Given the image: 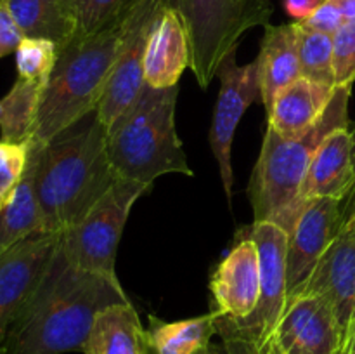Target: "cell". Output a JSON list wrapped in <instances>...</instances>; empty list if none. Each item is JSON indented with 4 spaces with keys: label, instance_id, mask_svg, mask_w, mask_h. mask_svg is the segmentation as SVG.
I'll list each match as a JSON object with an SVG mask.
<instances>
[{
    "label": "cell",
    "instance_id": "cell-1",
    "mask_svg": "<svg viewBox=\"0 0 355 354\" xmlns=\"http://www.w3.org/2000/svg\"><path fill=\"white\" fill-rule=\"evenodd\" d=\"M127 302L121 283L75 267L58 246L40 287L10 325L3 353H82L99 312Z\"/></svg>",
    "mask_w": 355,
    "mask_h": 354
},
{
    "label": "cell",
    "instance_id": "cell-2",
    "mask_svg": "<svg viewBox=\"0 0 355 354\" xmlns=\"http://www.w3.org/2000/svg\"><path fill=\"white\" fill-rule=\"evenodd\" d=\"M106 139V124L94 110L42 144L35 187L45 231L78 222L116 183Z\"/></svg>",
    "mask_w": 355,
    "mask_h": 354
},
{
    "label": "cell",
    "instance_id": "cell-3",
    "mask_svg": "<svg viewBox=\"0 0 355 354\" xmlns=\"http://www.w3.org/2000/svg\"><path fill=\"white\" fill-rule=\"evenodd\" d=\"M352 87H336L322 117L298 137H283L267 127L248 184L253 222H272L290 233L304 208L302 186L319 144L335 128L349 127Z\"/></svg>",
    "mask_w": 355,
    "mask_h": 354
},
{
    "label": "cell",
    "instance_id": "cell-4",
    "mask_svg": "<svg viewBox=\"0 0 355 354\" xmlns=\"http://www.w3.org/2000/svg\"><path fill=\"white\" fill-rule=\"evenodd\" d=\"M179 85L146 83L134 103L107 125V156L121 179L151 186L165 174L194 176L175 128Z\"/></svg>",
    "mask_w": 355,
    "mask_h": 354
},
{
    "label": "cell",
    "instance_id": "cell-5",
    "mask_svg": "<svg viewBox=\"0 0 355 354\" xmlns=\"http://www.w3.org/2000/svg\"><path fill=\"white\" fill-rule=\"evenodd\" d=\"M125 14L97 33L75 35L71 42L59 49L31 139L51 141L59 132L97 110L116 59Z\"/></svg>",
    "mask_w": 355,
    "mask_h": 354
},
{
    "label": "cell",
    "instance_id": "cell-6",
    "mask_svg": "<svg viewBox=\"0 0 355 354\" xmlns=\"http://www.w3.org/2000/svg\"><path fill=\"white\" fill-rule=\"evenodd\" d=\"M180 14L189 40V68L201 89H208L222 61L238 49L243 35L267 26L272 0H170Z\"/></svg>",
    "mask_w": 355,
    "mask_h": 354
},
{
    "label": "cell",
    "instance_id": "cell-7",
    "mask_svg": "<svg viewBox=\"0 0 355 354\" xmlns=\"http://www.w3.org/2000/svg\"><path fill=\"white\" fill-rule=\"evenodd\" d=\"M151 189L142 183L118 177L104 196L73 226L61 233L59 250L69 264L120 283L116 252L135 201Z\"/></svg>",
    "mask_w": 355,
    "mask_h": 354
},
{
    "label": "cell",
    "instance_id": "cell-8",
    "mask_svg": "<svg viewBox=\"0 0 355 354\" xmlns=\"http://www.w3.org/2000/svg\"><path fill=\"white\" fill-rule=\"evenodd\" d=\"M239 233L253 239L260 259V298L255 311L238 323L217 319L222 339H234L266 354L270 339L286 309V246L288 233L272 222H252Z\"/></svg>",
    "mask_w": 355,
    "mask_h": 354
},
{
    "label": "cell",
    "instance_id": "cell-9",
    "mask_svg": "<svg viewBox=\"0 0 355 354\" xmlns=\"http://www.w3.org/2000/svg\"><path fill=\"white\" fill-rule=\"evenodd\" d=\"M168 6L170 0H134L125 14L116 59L97 106V113L106 127L134 103L146 85V49L156 21Z\"/></svg>",
    "mask_w": 355,
    "mask_h": 354
},
{
    "label": "cell",
    "instance_id": "cell-10",
    "mask_svg": "<svg viewBox=\"0 0 355 354\" xmlns=\"http://www.w3.org/2000/svg\"><path fill=\"white\" fill-rule=\"evenodd\" d=\"M217 76L220 78L217 103H215L214 120L210 128V146L218 165L224 193L227 201H232L234 189V170H232V141L236 128L245 111L255 101L262 103L259 82V65L257 61L239 66L236 62V51L222 61Z\"/></svg>",
    "mask_w": 355,
    "mask_h": 354
},
{
    "label": "cell",
    "instance_id": "cell-11",
    "mask_svg": "<svg viewBox=\"0 0 355 354\" xmlns=\"http://www.w3.org/2000/svg\"><path fill=\"white\" fill-rule=\"evenodd\" d=\"M59 242L61 233L40 231L0 253V342L40 287Z\"/></svg>",
    "mask_w": 355,
    "mask_h": 354
},
{
    "label": "cell",
    "instance_id": "cell-12",
    "mask_svg": "<svg viewBox=\"0 0 355 354\" xmlns=\"http://www.w3.org/2000/svg\"><path fill=\"white\" fill-rule=\"evenodd\" d=\"M266 354H349L338 321L319 295H295L286 302Z\"/></svg>",
    "mask_w": 355,
    "mask_h": 354
},
{
    "label": "cell",
    "instance_id": "cell-13",
    "mask_svg": "<svg viewBox=\"0 0 355 354\" xmlns=\"http://www.w3.org/2000/svg\"><path fill=\"white\" fill-rule=\"evenodd\" d=\"M342 229V201L312 198L305 201L293 229L288 233L286 294L288 301L302 290L319 259Z\"/></svg>",
    "mask_w": 355,
    "mask_h": 354
},
{
    "label": "cell",
    "instance_id": "cell-14",
    "mask_svg": "<svg viewBox=\"0 0 355 354\" xmlns=\"http://www.w3.org/2000/svg\"><path fill=\"white\" fill-rule=\"evenodd\" d=\"M297 295H319L328 302L349 353L355 325V221L342 226Z\"/></svg>",
    "mask_w": 355,
    "mask_h": 354
},
{
    "label": "cell",
    "instance_id": "cell-15",
    "mask_svg": "<svg viewBox=\"0 0 355 354\" xmlns=\"http://www.w3.org/2000/svg\"><path fill=\"white\" fill-rule=\"evenodd\" d=\"M211 312L238 323L255 311L260 298V259L255 242L236 233V243L210 278Z\"/></svg>",
    "mask_w": 355,
    "mask_h": 354
},
{
    "label": "cell",
    "instance_id": "cell-16",
    "mask_svg": "<svg viewBox=\"0 0 355 354\" xmlns=\"http://www.w3.org/2000/svg\"><path fill=\"white\" fill-rule=\"evenodd\" d=\"M354 186V135L349 127H340L319 144L302 186V200L304 203L312 198L343 201Z\"/></svg>",
    "mask_w": 355,
    "mask_h": 354
},
{
    "label": "cell",
    "instance_id": "cell-17",
    "mask_svg": "<svg viewBox=\"0 0 355 354\" xmlns=\"http://www.w3.org/2000/svg\"><path fill=\"white\" fill-rule=\"evenodd\" d=\"M189 40L184 21L173 7H166L156 21L144 58L146 83L155 89L179 85L184 69L189 68Z\"/></svg>",
    "mask_w": 355,
    "mask_h": 354
},
{
    "label": "cell",
    "instance_id": "cell-18",
    "mask_svg": "<svg viewBox=\"0 0 355 354\" xmlns=\"http://www.w3.org/2000/svg\"><path fill=\"white\" fill-rule=\"evenodd\" d=\"M263 28L266 33L260 42V52L255 61L259 65L260 97L269 113L277 94L302 75L295 23H269Z\"/></svg>",
    "mask_w": 355,
    "mask_h": 354
},
{
    "label": "cell",
    "instance_id": "cell-19",
    "mask_svg": "<svg viewBox=\"0 0 355 354\" xmlns=\"http://www.w3.org/2000/svg\"><path fill=\"white\" fill-rule=\"evenodd\" d=\"M336 87L322 85L300 76L284 87L274 99L269 115V128L283 137L305 134L326 111Z\"/></svg>",
    "mask_w": 355,
    "mask_h": 354
},
{
    "label": "cell",
    "instance_id": "cell-20",
    "mask_svg": "<svg viewBox=\"0 0 355 354\" xmlns=\"http://www.w3.org/2000/svg\"><path fill=\"white\" fill-rule=\"evenodd\" d=\"M42 144L44 142L31 139L26 172L9 200L0 207V253L35 233L45 231L35 187Z\"/></svg>",
    "mask_w": 355,
    "mask_h": 354
},
{
    "label": "cell",
    "instance_id": "cell-21",
    "mask_svg": "<svg viewBox=\"0 0 355 354\" xmlns=\"http://www.w3.org/2000/svg\"><path fill=\"white\" fill-rule=\"evenodd\" d=\"M82 353L149 354L148 332L134 304H116L99 312Z\"/></svg>",
    "mask_w": 355,
    "mask_h": 354
},
{
    "label": "cell",
    "instance_id": "cell-22",
    "mask_svg": "<svg viewBox=\"0 0 355 354\" xmlns=\"http://www.w3.org/2000/svg\"><path fill=\"white\" fill-rule=\"evenodd\" d=\"M24 38L51 40L59 49L78 35L75 10L69 0H0Z\"/></svg>",
    "mask_w": 355,
    "mask_h": 354
},
{
    "label": "cell",
    "instance_id": "cell-23",
    "mask_svg": "<svg viewBox=\"0 0 355 354\" xmlns=\"http://www.w3.org/2000/svg\"><path fill=\"white\" fill-rule=\"evenodd\" d=\"M148 344L149 354H200L211 344L217 333V319L214 312L166 323L156 316H149Z\"/></svg>",
    "mask_w": 355,
    "mask_h": 354
},
{
    "label": "cell",
    "instance_id": "cell-24",
    "mask_svg": "<svg viewBox=\"0 0 355 354\" xmlns=\"http://www.w3.org/2000/svg\"><path fill=\"white\" fill-rule=\"evenodd\" d=\"M45 87L17 76L3 99H0V141L26 144L31 141L37 125L38 110Z\"/></svg>",
    "mask_w": 355,
    "mask_h": 354
},
{
    "label": "cell",
    "instance_id": "cell-25",
    "mask_svg": "<svg viewBox=\"0 0 355 354\" xmlns=\"http://www.w3.org/2000/svg\"><path fill=\"white\" fill-rule=\"evenodd\" d=\"M300 75L322 85L336 87L333 69V35L312 30L295 21Z\"/></svg>",
    "mask_w": 355,
    "mask_h": 354
},
{
    "label": "cell",
    "instance_id": "cell-26",
    "mask_svg": "<svg viewBox=\"0 0 355 354\" xmlns=\"http://www.w3.org/2000/svg\"><path fill=\"white\" fill-rule=\"evenodd\" d=\"M17 76L47 85L58 61V45L44 38H23L16 49Z\"/></svg>",
    "mask_w": 355,
    "mask_h": 354
},
{
    "label": "cell",
    "instance_id": "cell-27",
    "mask_svg": "<svg viewBox=\"0 0 355 354\" xmlns=\"http://www.w3.org/2000/svg\"><path fill=\"white\" fill-rule=\"evenodd\" d=\"M80 35H92L120 19L134 0H69Z\"/></svg>",
    "mask_w": 355,
    "mask_h": 354
},
{
    "label": "cell",
    "instance_id": "cell-28",
    "mask_svg": "<svg viewBox=\"0 0 355 354\" xmlns=\"http://www.w3.org/2000/svg\"><path fill=\"white\" fill-rule=\"evenodd\" d=\"M30 156V142L12 144L0 141V207L6 203L23 179Z\"/></svg>",
    "mask_w": 355,
    "mask_h": 354
},
{
    "label": "cell",
    "instance_id": "cell-29",
    "mask_svg": "<svg viewBox=\"0 0 355 354\" xmlns=\"http://www.w3.org/2000/svg\"><path fill=\"white\" fill-rule=\"evenodd\" d=\"M333 69L336 87L355 82V21H345L333 35Z\"/></svg>",
    "mask_w": 355,
    "mask_h": 354
},
{
    "label": "cell",
    "instance_id": "cell-30",
    "mask_svg": "<svg viewBox=\"0 0 355 354\" xmlns=\"http://www.w3.org/2000/svg\"><path fill=\"white\" fill-rule=\"evenodd\" d=\"M305 26L312 28V30L322 31V33L335 35L338 28L345 23L342 12L338 7L331 2V0H322L321 6L307 17V19L300 21Z\"/></svg>",
    "mask_w": 355,
    "mask_h": 354
},
{
    "label": "cell",
    "instance_id": "cell-31",
    "mask_svg": "<svg viewBox=\"0 0 355 354\" xmlns=\"http://www.w3.org/2000/svg\"><path fill=\"white\" fill-rule=\"evenodd\" d=\"M23 38L16 21L12 19L7 7L0 2V58H6V56L16 52Z\"/></svg>",
    "mask_w": 355,
    "mask_h": 354
},
{
    "label": "cell",
    "instance_id": "cell-32",
    "mask_svg": "<svg viewBox=\"0 0 355 354\" xmlns=\"http://www.w3.org/2000/svg\"><path fill=\"white\" fill-rule=\"evenodd\" d=\"M200 354H257L252 347L234 339H222V344H210Z\"/></svg>",
    "mask_w": 355,
    "mask_h": 354
},
{
    "label": "cell",
    "instance_id": "cell-33",
    "mask_svg": "<svg viewBox=\"0 0 355 354\" xmlns=\"http://www.w3.org/2000/svg\"><path fill=\"white\" fill-rule=\"evenodd\" d=\"M322 0H284V9L297 21H304L321 6Z\"/></svg>",
    "mask_w": 355,
    "mask_h": 354
},
{
    "label": "cell",
    "instance_id": "cell-34",
    "mask_svg": "<svg viewBox=\"0 0 355 354\" xmlns=\"http://www.w3.org/2000/svg\"><path fill=\"white\" fill-rule=\"evenodd\" d=\"M354 135V134H352ZM354 162H355V135H354ZM355 221V186L349 196L342 201V226Z\"/></svg>",
    "mask_w": 355,
    "mask_h": 354
},
{
    "label": "cell",
    "instance_id": "cell-35",
    "mask_svg": "<svg viewBox=\"0 0 355 354\" xmlns=\"http://www.w3.org/2000/svg\"><path fill=\"white\" fill-rule=\"evenodd\" d=\"M345 21H355V0H331Z\"/></svg>",
    "mask_w": 355,
    "mask_h": 354
},
{
    "label": "cell",
    "instance_id": "cell-36",
    "mask_svg": "<svg viewBox=\"0 0 355 354\" xmlns=\"http://www.w3.org/2000/svg\"><path fill=\"white\" fill-rule=\"evenodd\" d=\"M350 353H355V325L352 330V335H350V340H349V354Z\"/></svg>",
    "mask_w": 355,
    "mask_h": 354
},
{
    "label": "cell",
    "instance_id": "cell-37",
    "mask_svg": "<svg viewBox=\"0 0 355 354\" xmlns=\"http://www.w3.org/2000/svg\"><path fill=\"white\" fill-rule=\"evenodd\" d=\"M0 354H6L3 353V342H0Z\"/></svg>",
    "mask_w": 355,
    "mask_h": 354
},
{
    "label": "cell",
    "instance_id": "cell-38",
    "mask_svg": "<svg viewBox=\"0 0 355 354\" xmlns=\"http://www.w3.org/2000/svg\"><path fill=\"white\" fill-rule=\"evenodd\" d=\"M0 117H2V106H0Z\"/></svg>",
    "mask_w": 355,
    "mask_h": 354
},
{
    "label": "cell",
    "instance_id": "cell-39",
    "mask_svg": "<svg viewBox=\"0 0 355 354\" xmlns=\"http://www.w3.org/2000/svg\"><path fill=\"white\" fill-rule=\"evenodd\" d=\"M352 134H354V135H355V130H354V132H352Z\"/></svg>",
    "mask_w": 355,
    "mask_h": 354
},
{
    "label": "cell",
    "instance_id": "cell-40",
    "mask_svg": "<svg viewBox=\"0 0 355 354\" xmlns=\"http://www.w3.org/2000/svg\"><path fill=\"white\" fill-rule=\"evenodd\" d=\"M350 354H355V353H350Z\"/></svg>",
    "mask_w": 355,
    "mask_h": 354
}]
</instances>
